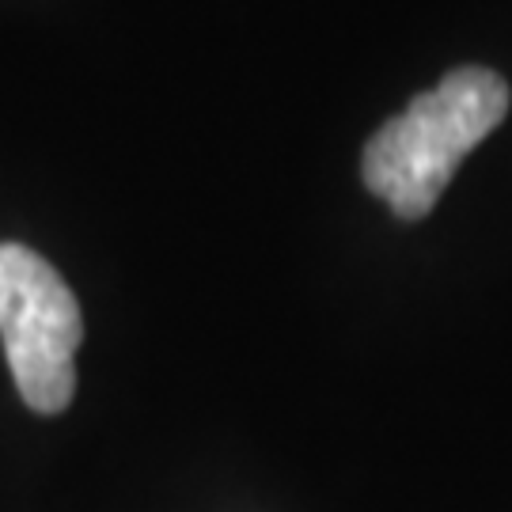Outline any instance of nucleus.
Here are the masks:
<instances>
[{"label": "nucleus", "mask_w": 512, "mask_h": 512, "mask_svg": "<svg viewBox=\"0 0 512 512\" xmlns=\"http://www.w3.org/2000/svg\"><path fill=\"white\" fill-rule=\"evenodd\" d=\"M0 338L19 399L35 414L73 403L84 315L65 277L23 243H0Z\"/></svg>", "instance_id": "2"}, {"label": "nucleus", "mask_w": 512, "mask_h": 512, "mask_svg": "<svg viewBox=\"0 0 512 512\" xmlns=\"http://www.w3.org/2000/svg\"><path fill=\"white\" fill-rule=\"evenodd\" d=\"M509 103V84L494 69L463 65L448 73L372 133L361 156L365 186L399 220L429 217L459 164L505 122Z\"/></svg>", "instance_id": "1"}]
</instances>
